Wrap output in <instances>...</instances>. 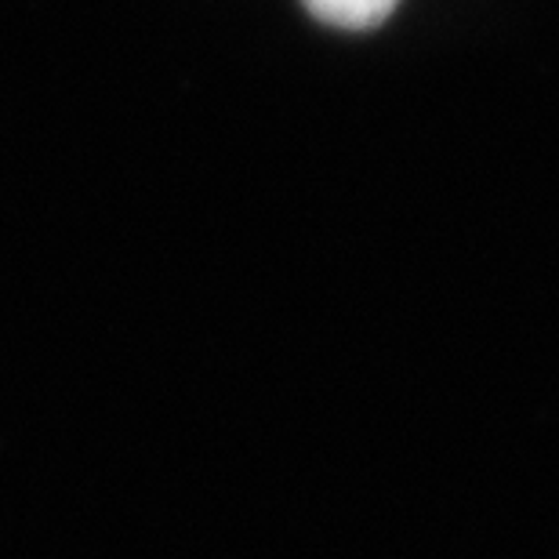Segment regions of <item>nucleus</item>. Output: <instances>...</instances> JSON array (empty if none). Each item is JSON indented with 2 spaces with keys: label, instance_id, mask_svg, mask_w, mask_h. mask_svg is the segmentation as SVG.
<instances>
[{
  "label": "nucleus",
  "instance_id": "f257e3e1",
  "mask_svg": "<svg viewBox=\"0 0 559 559\" xmlns=\"http://www.w3.org/2000/svg\"><path fill=\"white\" fill-rule=\"evenodd\" d=\"M306 8L328 26L338 29H371L385 22L396 0H306Z\"/></svg>",
  "mask_w": 559,
  "mask_h": 559
}]
</instances>
